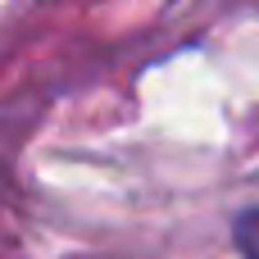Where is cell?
I'll return each mask as SVG.
<instances>
[{"label":"cell","instance_id":"1","mask_svg":"<svg viewBox=\"0 0 259 259\" xmlns=\"http://www.w3.org/2000/svg\"><path fill=\"white\" fill-rule=\"evenodd\" d=\"M232 241L241 246L246 259H259V209H241L232 223Z\"/></svg>","mask_w":259,"mask_h":259}]
</instances>
